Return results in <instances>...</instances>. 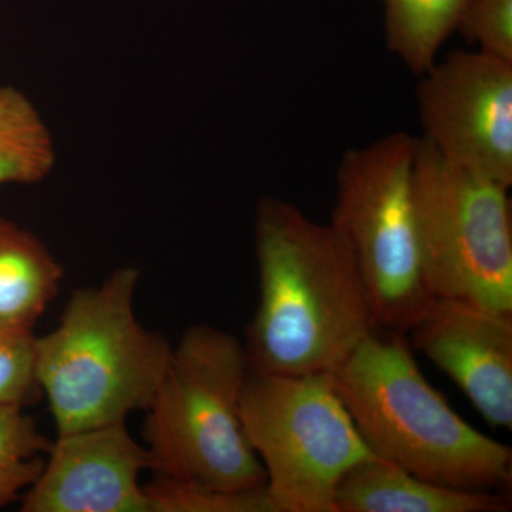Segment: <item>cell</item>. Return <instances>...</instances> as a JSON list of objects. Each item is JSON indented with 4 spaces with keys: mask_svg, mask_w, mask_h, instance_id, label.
I'll return each instance as SVG.
<instances>
[{
    "mask_svg": "<svg viewBox=\"0 0 512 512\" xmlns=\"http://www.w3.org/2000/svg\"><path fill=\"white\" fill-rule=\"evenodd\" d=\"M255 255L259 305L244 343L249 372L330 373L375 330L362 276L329 222L282 198H262Z\"/></svg>",
    "mask_w": 512,
    "mask_h": 512,
    "instance_id": "cell-1",
    "label": "cell"
},
{
    "mask_svg": "<svg viewBox=\"0 0 512 512\" xmlns=\"http://www.w3.org/2000/svg\"><path fill=\"white\" fill-rule=\"evenodd\" d=\"M330 376L377 457L446 487H511V447L451 409L424 377L404 333L373 330Z\"/></svg>",
    "mask_w": 512,
    "mask_h": 512,
    "instance_id": "cell-2",
    "label": "cell"
},
{
    "mask_svg": "<svg viewBox=\"0 0 512 512\" xmlns=\"http://www.w3.org/2000/svg\"><path fill=\"white\" fill-rule=\"evenodd\" d=\"M138 282V269L123 266L76 289L59 325L36 336L37 382L57 434L121 423L150 406L173 348L138 322Z\"/></svg>",
    "mask_w": 512,
    "mask_h": 512,
    "instance_id": "cell-3",
    "label": "cell"
},
{
    "mask_svg": "<svg viewBox=\"0 0 512 512\" xmlns=\"http://www.w3.org/2000/svg\"><path fill=\"white\" fill-rule=\"evenodd\" d=\"M248 375L237 336L211 325L185 330L146 410L143 437L153 473L220 490L265 487L241 419Z\"/></svg>",
    "mask_w": 512,
    "mask_h": 512,
    "instance_id": "cell-4",
    "label": "cell"
},
{
    "mask_svg": "<svg viewBox=\"0 0 512 512\" xmlns=\"http://www.w3.org/2000/svg\"><path fill=\"white\" fill-rule=\"evenodd\" d=\"M417 147L419 138L394 131L346 151L329 221L362 276L375 329L404 335L434 299L421 272L417 241Z\"/></svg>",
    "mask_w": 512,
    "mask_h": 512,
    "instance_id": "cell-5",
    "label": "cell"
},
{
    "mask_svg": "<svg viewBox=\"0 0 512 512\" xmlns=\"http://www.w3.org/2000/svg\"><path fill=\"white\" fill-rule=\"evenodd\" d=\"M245 434L275 512H335L350 468L375 457L336 393L330 373L249 372L241 400Z\"/></svg>",
    "mask_w": 512,
    "mask_h": 512,
    "instance_id": "cell-6",
    "label": "cell"
},
{
    "mask_svg": "<svg viewBox=\"0 0 512 512\" xmlns=\"http://www.w3.org/2000/svg\"><path fill=\"white\" fill-rule=\"evenodd\" d=\"M510 188L447 163L419 138L413 175L421 272L433 298L512 313Z\"/></svg>",
    "mask_w": 512,
    "mask_h": 512,
    "instance_id": "cell-7",
    "label": "cell"
},
{
    "mask_svg": "<svg viewBox=\"0 0 512 512\" xmlns=\"http://www.w3.org/2000/svg\"><path fill=\"white\" fill-rule=\"evenodd\" d=\"M423 140L447 163L512 187V63L453 50L421 74Z\"/></svg>",
    "mask_w": 512,
    "mask_h": 512,
    "instance_id": "cell-8",
    "label": "cell"
},
{
    "mask_svg": "<svg viewBox=\"0 0 512 512\" xmlns=\"http://www.w3.org/2000/svg\"><path fill=\"white\" fill-rule=\"evenodd\" d=\"M153 458L126 421L57 434L23 512H150L140 484Z\"/></svg>",
    "mask_w": 512,
    "mask_h": 512,
    "instance_id": "cell-9",
    "label": "cell"
},
{
    "mask_svg": "<svg viewBox=\"0 0 512 512\" xmlns=\"http://www.w3.org/2000/svg\"><path fill=\"white\" fill-rule=\"evenodd\" d=\"M409 333L491 427L511 430L512 313L434 298Z\"/></svg>",
    "mask_w": 512,
    "mask_h": 512,
    "instance_id": "cell-10",
    "label": "cell"
},
{
    "mask_svg": "<svg viewBox=\"0 0 512 512\" xmlns=\"http://www.w3.org/2000/svg\"><path fill=\"white\" fill-rule=\"evenodd\" d=\"M333 507L335 512H507L511 501L494 491L430 483L375 456L340 480Z\"/></svg>",
    "mask_w": 512,
    "mask_h": 512,
    "instance_id": "cell-11",
    "label": "cell"
},
{
    "mask_svg": "<svg viewBox=\"0 0 512 512\" xmlns=\"http://www.w3.org/2000/svg\"><path fill=\"white\" fill-rule=\"evenodd\" d=\"M63 266L28 229L0 217V322L33 329L63 281Z\"/></svg>",
    "mask_w": 512,
    "mask_h": 512,
    "instance_id": "cell-12",
    "label": "cell"
},
{
    "mask_svg": "<svg viewBox=\"0 0 512 512\" xmlns=\"http://www.w3.org/2000/svg\"><path fill=\"white\" fill-rule=\"evenodd\" d=\"M56 164L52 131L25 93L0 87V185L42 183Z\"/></svg>",
    "mask_w": 512,
    "mask_h": 512,
    "instance_id": "cell-13",
    "label": "cell"
},
{
    "mask_svg": "<svg viewBox=\"0 0 512 512\" xmlns=\"http://www.w3.org/2000/svg\"><path fill=\"white\" fill-rule=\"evenodd\" d=\"M387 49L421 76L457 30L468 0H382Z\"/></svg>",
    "mask_w": 512,
    "mask_h": 512,
    "instance_id": "cell-14",
    "label": "cell"
},
{
    "mask_svg": "<svg viewBox=\"0 0 512 512\" xmlns=\"http://www.w3.org/2000/svg\"><path fill=\"white\" fill-rule=\"evenodd\" d=\"M50 447L25 407L0 406V508L36 483Z\"/></svg>",
    "mask_w": 512,
    "mask_h": 512,
    "instance_id": "cell-15",
    "label": "cell"
},
{
    "mask_svg": "<svg viewBox=\"0 0 512 512\" xmlns=\"http://www.w3.org/2000/svg\"><path fill=\"white\" fill-rule=\"evenodd\" d=\"M143 485L150 512H275L265 487L229 491L153 473Z\"/></svg>",
    "mask_w": 512,
    "mask_h": 512,
    "instance_id": "cell-16",
    "label": "cell"
},
{
    "mask_svg": "<svg viewBox=\"0 0 512 512\" xmlns=\"http://www.w3.org/2000/svg\"><path fill=\"white\" fill-rule=\"evenodd\" d=\"M40 396L33 329L0 322V406L26 407Z\"/></svg>",
    "mask_w": 512,
    "mask_h": 512,
    "instance_id": "cell-17",
    "label": "cell"
},
{
    "mask_svg": "<svg viewBox=\"0 0 512 512\" xmlns=\"http://www.w3.org/2000/svg\"><path fill=\"white\" fill-rule=\"evenodd\" d=\"M456 32L485 55L512 63V0H468Z\"/></svg>",
    "mask_w": 512,
    "mask_h": 512,
    "instance_id": "cell-18",
    "label": "cell"
}]
</instances>
